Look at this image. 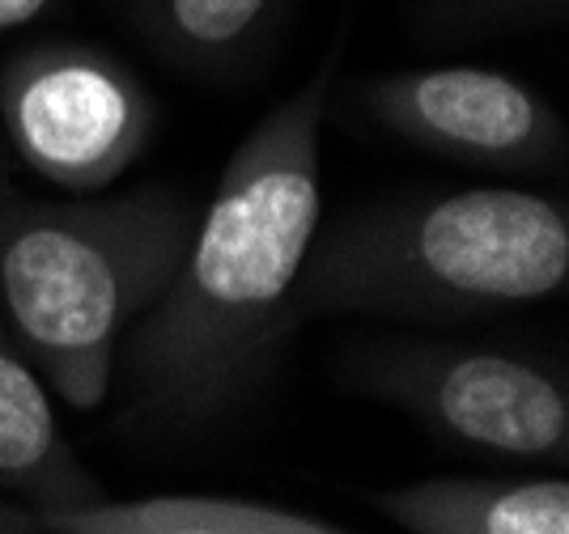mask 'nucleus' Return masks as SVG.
Returning <instances> with one entry per match:
<instances>
[{
	"label": "nucleus",
	"instance_id": "nucleus-1",
	"mask_svg": "<svg viewBox=\"0 0 569 534\" xmlns=\"http://www.w3.org/2000/svg\"><path fill=\"white\" fill-rule=\"evenodd\" d=\"M340 51L230 153L213 204L162 298L119 349L128 407L204 424L251 395L289 326V298L319 233V149Z\"/></svg>",
	"mask_w": 569,
	"mask_h": 534
},
{
	"label": "nucleus",
	"instance_id": "nucleus-2",
	"mask_svg": "<svg viewBox=\"0 0 569 534\" xmlns=\"http://www.w3.org/2000/svg\"><path fill=\"white\" fill-rule=\"evenodd\" d=\"M569 216L515 187L375 204L315 233L289 326L328 314L480 319L566 289Z\"/></svg>",
	"mask_w": 569,
	"mask_h": 534
},
{
	"label": "nucleus",
	"instance_id": "nucleus-3",
	"mask_svg": "<svg viewBox=\"0 0 569 534\" xmlns=\"http://www.w3.org/2000/svg\"><path fill=\"white\" fill-rule=\"evenodd\" d=\"M196 221L162 187L81 204L0 191V310L30 370L72 412L107 399L119 349L162 298Z\"/></svg>",
	"mask_w": 569,
	"mask_h": 534
},
{
	"label": "nucleus",
	"instance_id": "nucleus-4",
	"mask_svg": "<svg viewBox=\"0 0 569 534\" xmlns=\"http://www.w3.org/2000/svg\"><path fill=\"white\" fill-rule=\"evenodd\" d=\"M158 123L144 81L90 43L22 47L0 69V128L39 179L102 191L141 158Z\"/></svg>",
	"mask_w": 569,
	"mask_h": 534
},
{
	"label": "nucleus",
	"instance_id": "nucleus-5",
	"mask_svg": "<svg viewBox=\"0 0 569 534\" xmlns=\"http://www.w3.org/2000/svg\"><path fill=\"white\" fill-rule=\"evenodd\" d=\"M353 382L472 450L531 463L569 459L566 382L519 352L391 340L357 361Z\"/></svg>",
	"mask_w": 569,
	"mask_h": 534
},
{
	"label": "nucleus",
	"instance_id": "nucleus-6",
	"mask_svg": "<svg viewBox=\"0 0 569 534\" xmlns=\"http://www.w3.org/2000/svg\"><path fill=\"white\" fill-rule=\"evenodd\" d=\"M361 111L400 140L455 162L548 165L566 153V128L540 90L498 69H403L357 90Z\"/></svg>",
	"mask_w": 569,
	"mask_h": 534
},
{
	"label": "nucleus",
	"instance_id": "nucleus-7",
	"mask_svg": "<svg viewBox=\"0 0 569 534\" xmlns=\"http://www.w3.org/2000/svg\"><path fill=\"white\" fill-rule=\"evenodd\" d=\"M0 484L34 510H77L102 501L98 480L60 433L51 399L22 356L0 310Z\"/></svg>",
	"mask_w": 569,
	"mask_h": 534
},
{
	"label": "nucleus",
	"instance_id": "nucleus-8",
	"mask_svg": "<svg viewBox=\"0 0 569 534\" xmlns=\"http://www.w3.org/2000/svg\"><path fill=\"white\" fill-rule=\"evenodd\" d=\"M408 534H569L566 480H476L442 475L379 496Z\"/></svg>",
	"mask_w": 569,
	"mask_h": 534
},
{
	"label": "nucleus",
	"instance_id": "nucleus-9",
	"mask_svg": "<svg viewBox=\"0 0 569 534\" xmlns=\"http://www.w3.org/2000/svg\"><path fill=\"white\" fill-rule=\"evenodd\" d=\"M284 0H123V18L167 64L196 77L247 69L281 22Z\"/></svg>",
	"mask_w": 569,
	"mask_h": 534
},
{
	"label": "nucleus",
	"instance_id": "nucleus-10",
	"mask_svg": "<svg viewBox=\"0 0 569 534\" xmlns=\"http://www.w3.org/2000/svg\"><path fill=\"white\" fill-rule=\"evenodd\" d=\"M43 534H349L307 513L221 501V496H149L94 501L77 510H30Z\"/></svg>",
	"mask_w": 569,
	"mask_h": 534
},
{
	"label": "nucleus",
	"instance_id": "nucleus-11",
	"mask_svg": "<svg viewBox=\"0 0 569 534\" xmlns=\"http://www.w3.org/2000/svg\"><path fill=\"white\" fill-rule=\"evenodd\" d=\"M429 22L463 34L489 30H545L566 22L569 0H429Z\"/></svg>",
	"mask_w": 569,
	"mask_h": 534
},
{
	"label": "nucleus",
	"instance_id": "nucleus-12",
	"mask_svg": "<svg viewBox=\"0 0 569 534\" xmlns=\"http://www.w3.org/2000/svg\"><path fill=\"white\" fill-rule=\"evenodd\" d=\"M51 9H56V0H0V39L30 22H39Z\"/></svg>",
	"mask_w": 569,
	"mask_h": 534
},
{
	"label": "nucleus",
	"instance_id": "nucleus-13",
	"mask_svg": "<svg viewBox=\"0 0 569 534\" xmlns=\"http://www.w3.org/2000/svg\"><path fill=\"white\" fill-rule=\"evenodd\" d=\"M0 534H43V526L34 522V513L0 510Z\"/></svg>",
	"mask_w": 569,
	"mask_h": 534
}]
</instances>
